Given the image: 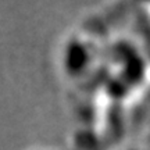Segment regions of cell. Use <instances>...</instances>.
I'll use <instances>...</instances> for the list:
<instances>
[{
	"instance_id": "6da1fadb",
	"label": "cell",
	"mask_w": 150,
	"mask_h": 150,
	"mask_svg": "<svg viewBox=\"0 0 150 150\" xmlns=\"http://www.w3.org/2000/svg\"><path fill=\"white\" fill-rule=\"evenodd\" d=\"M91 63L89 50L78 39H72L65 45L63 54V64L70 75H81Z\"/></svg>"
}]
</instances>
